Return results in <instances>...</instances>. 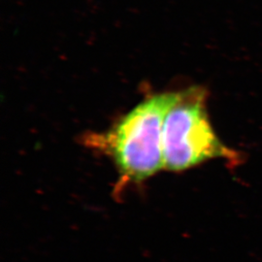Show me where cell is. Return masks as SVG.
Wrapping results in <instances>:
<instances>
[{
	"mask_svg": "<svg viewBox=\"0 0 262 262\" xmlns=\"http://www.w3.org/2000/svg\"><path fill=\"white\" fill-rule=\"evenodd\" d=\"M181 92L152 94L136 105L109 130L86 133L84 144L112 159L119 174L116 197L128 185H139L164 169L162 129Z\"/></svg>",
	"mask_w": 262,
	"mask_h": 262,
	"instance_id": "1",
	"label": "cell"
},
{
	"mask_svg": "<svg viewBox=\"0 0 262 262\" xmlns=\"http://www.w3.org/2000/svg\"><path fill=\"white\" fill-rule=\"evenodd\" d=\"M206 99L202 88H189L182 91L178 102L167 113L162 129L164 169L181 172L214 159L239 163V154L227 148L213 129Z\"/></svg>",
	"mask_w": 262,
	"mask_h": 262,
	"instance_id": "2",
	"label": "cell"
}]
</instances>
